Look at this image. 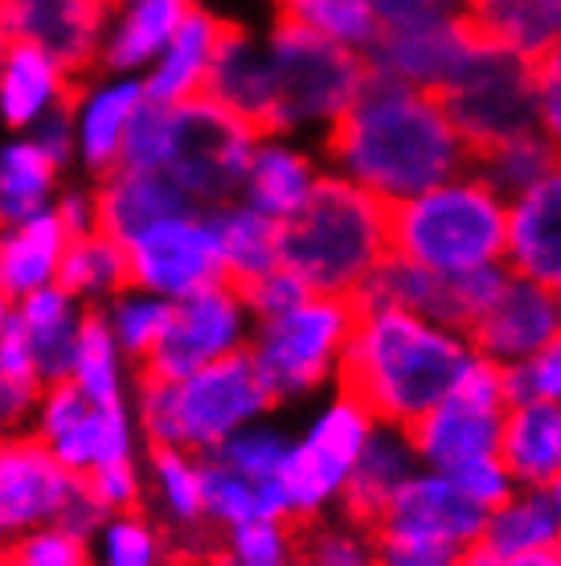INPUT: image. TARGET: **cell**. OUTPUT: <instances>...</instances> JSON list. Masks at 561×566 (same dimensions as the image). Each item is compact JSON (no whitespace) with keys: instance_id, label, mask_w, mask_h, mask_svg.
<instances>
[{"instance_id":"obj_17","label":"cell","mask_w":561,"mask_h":566,"mask_svg":"<svg viewBox=\"0 0 561 566\" xmlns=\"http://www.w3.org/2000/svg\"><path fill=\"white\" fill-rule=\"evenodd\" d=\"M479 38L464 21L431 29H402V33H378V42L366 50L369 71L393 78L402 86L443 95L479 54Z\"/></svg>"},{"instance_id":"obj_15","label":"cell","mask_w":561,"mask_h":566,"mask_svg":"<svg viewBox=\"0 0 561 566\" xmlns=\"http://www.w3.org/2000/svg\"><path fill=\"white\" fill-rule=\"evenodd\" d=\"M467 345L496 366H512L525 357L541 354L561 340V296L558 287L508 275L500 296L464 333Z\"/></svg>"},{"instance_id":"obj_53","label":"cell","mask_w":561,"mask_h":566,"mask_svg":"<svg viewBox=\"0 0 561 566\" xmlns=\"http://www.w3.org/2000/svg\"><path fill=\"white\" fill-rule=\"evenodd\" d=\"M0 374L4 378H13V382H38V369H33V354H29L25 337H21V328H17V321L9 316V325L0 328Z\"/></svg>"},{"instance_id":"obj_11","label":"cell","mask_w":561,"mask_h":566,"mask_svg":"<svg viewBox=\"0 0 561 566\" xmlns=\"http://www.w3.org/2000/svg\"><path fill=\"white\" fill-rule=\"evenodd\" d=\"M29 427L42 439L45 452L74 476L136 460V439H140L136 419H131V402L98 407L78 395L71 382L42 386Z\"/></svg>"},{"instance_id":"obj_41","label":"cell","mask_w":561,"mask_h":566,"mask_svg":"<svg viewBox=\"0 0 561 566\" xmlns=\"http://www.w3.org/2000/svg\"><path fill=\"white\" fill-rule=\"evenodd\" d=\"M295 566H373V530L340 510L295 525Z\"/></svg>"},{"instance_id":"obj_9","label":"cell","mask_w":561,"mask_h":566,"mask_svg":"<svg viewBox=\"0 0 561 566\" xmlns=\"http://www.w3.org/2000/svg\"><path fill=\"white\" fill-rule=\"evenodd\" d=\"M505 411V366L472 354L464 374L447 390V398H438L431 411L419 415L406 427V439L414 455H419V468L451 472V468L467 464V460L496 455Z\"/></svg>"},{"instance_id":"obj_46","label":"cell","mask_w":561,"mask_h":566,"mask_svg":"<svg viewBox=\"0 0 561 566\" xmlns=\"http://www.w3.org/2000/svg\"><path fill=\"white\" fill-rule=\"evenodd\" d=\"M505 398L517 402H558L561 398V340L541 354L505 366Z\"/></svg>"},{"instance_id":"obj_52","label":"cell","mask_w":561,"mask_h":566,"mask_svg":"<svg viewBox=\"0 0 561 566\" xmlns=\"http://www.w3.org/2000/svg\"><path fill=\"white\" fill-rule=\"evenodd\" d=\"M38 395H42V386L13 382V378L0 374V436L25 431L29 419H33V407H38Z\"/></svg>"},{"instance_id":"obj_18","label":"cell","mask_w":561,"mask_h":566,"mask_svg":"<svg viewBox=\"0 0 561 566\" xmlns=\"http://www.w3.org/2000/svg\"><path fill=\"white\" fill-rule=\"evenodd\" d=\"M144 86L136 74H86L78 78L71 95V136H74V160L83 165L91 177H107L112 169H119L124 156L127 128L131 115L140 112Z\"/></svg>"},{"instance_id":"obj_28","label":"cell","mask_w":561,"mask_h":566,"mask_svg":"<svg viewBox=\"0 0 561 566\" xmlns=\"http://www.w3.org/2000/svg\"><path fill=\"white\" fill-rule=\"evenodd\" d=\"M419 472V455L410 448L406 427L378 423L373 436L366 439L361 455L352 460L345 493H340V513H349L357 522L373 525L402 489Z\"/></svg>"},{"instance_id":"obj_25","label":"cell","mask_w":561,"mask_h":566,"mask_svg":"<svg viewBox=\"0 0 561 566\" xmlns=\"http://www.w3.org/2000/svg\"><path fill=\"white\" fill-rule=\"evenodd\" d=\"M91 198H95V230L112 234L115 242H127L136 230L152 227L160 218L197 210L172 177L152 169H127V165L98 177Z\"/></svg>"},{"instance_id":"obj_32","label":"cell","mask_w":561,"mask_h":566,"mask_svg":"<svg viewBox=\"0 0 561 566\" xmlns=\"http://www.w3.org/2000/svg\"><path fill=\"white\" fill-rule=\"evenodd\" d=\"M83 304L74 296H66L57 283L29 292L13 304V321L25 337L29 354H33V369L38 382H66L74 357V340H78V325H83Z\"/></svg>"},{"instance_id":"obj_57","label":"cell","mask_w":561,"mask_h":566,"mask_svg":"<svg viewBox=\"0 0 561 566\" xmlns=\"http://www.w3.org/2000/svg\"><path fill=\"white\" fill-rule=\"evenodd\" d=\"M9 45H13V38H9V29L0 25V62H4V54H9Z\"/></svg>"},{"instance_id":"obj_29","label":"cell","mask_w":561,"mask_h":566,"mask_svg":"<svg viewBox=\"0 0 561 566\" xmlns=\"http://www.w3.org/2000/svg\"><path fill=\"white\" fill-rule=\"evenodd\" d=\"M71 239L74 234L57 218L54 206L25 218V222L0 227V292L17 304L29 292H42V287L57 283Z\"/></svg>"},{"instance_id":"obj_8","label":"cell","mask_w":561,"mask_h":566,"mask_svg":"<svg viewBox=\"0 0 561 566\" xmlns=\"http://www.w3.org/2000/svg\"><path fill=\"white\" fill-rule=\"evenodd\" d=\"M357 321V304L345 296H304L295 308L254 321L246 357L267 386L271 402H299L337 386L340 354Z\"/></svg>"},{"instance_id":"obj_38","label":"cell","mask_w":561,"mask_h":566,"mask_svg":"<svg viewBox=\"0 0 561 566\" xmlns=\"http://www.w3.org/2000/svg\"><path fill=\"white\" fill-rule=\"evenodd\" d=\"M472 172L479 181L496 189L505 201H512L517 193L533 189L537 181L553 177L558 169V140L546 136V132H525V136H512V140H500L484 148V153L472 156Z\"/></svg>"},{"instance_id":"obj_40","label":"cell","mask_w":561,"mask_h":566,"mask_svg":"<svg viewBox=\"0 0 561 566\" xmlns=\"http://www.w3.org/2000/svg\"><path fill=\"white\" fill-rule=\"evenodd\" d=\"M275 13L287 25L311 29L328 42L361 50V54L381 33L378 17H373V0H275Z\"/></svg>"},{"instance_id":"obj_2","label":"cell","mask_w":561,"mask_h":566,"mask_svg":"<svg viewBox=\"0 0 561 566\" xmlns=\"http://www.w3.org/2000/svg\"><path fill=\"white\" fill-rule=\"evenodd\" d=\"M464 333L402 308H357L337 369V390L352 395L378 423L410 427L447 398L467 357Z\"/></svg>"},{"instance_id":"obj_54","label":"cell","mask_w":561,"mask_h":566,"mask_svg":"<svg viewBox=\"0 0 561 566\" xmlns=\"http://www.w3.org/2000/svg\"><path fill=\"white\" fill-rule=\"evenodd\" d=\"M451 566H505V558L491 551V546H484V542H472V546L459 551V558Z\"/></svg>"},{"instance_id":"obj_21","label":"cell","mask_w":561,"mask_h":566,"mask_svg":"<svg viewBox=\"0 0 561 566\" xmlns=\"http://www.w3.org/2000/svg\"><path fill=\"white\" fill-rule=\"evenodd\" d=\"M484 522L488 513L472 505L447 472H431V468H419L410 476L393 501L385 505L373 525H393V530H410V534H422V538H438L447 546H472V542L484 538Z\"/></svg>"},{"instance_id":"obj_43","label":"cell","mask_w":561,"mask_h":566,"mask_svg":"<svg viewBox=\"0 0 561 566\" xmlns=\"http://www.w3.org/2000/svg\"><path fill=\"white\" fill-rule=\"evenodd\" d=\"M210 566H295V525L292 522H254L225 530L213 542Z\"/></svg>"},{"instance_id":"obj_44","label":"cell","mask_w":561,"mask_h":566,"mask_svg":"<svg viewBox=\"0 0 561 566\" xmlns=\"http://www.w3.org/2000/svg\"><path fill=\"white\" fill-rule=\"evenodd\" d=\"M0 566H91V542L62 525H45L4 546Z\"/></svg>"},{"instance_id":"obj_35","label":"cell","mask_w":561,"mask_h":566,"mask_svg":"<svg viewBox=\"0 0 561 566\" xmlns=\"http://www.w3.org/2000/svg\"><path fill=\"white\" fill-rule=\"evenodd\" d=\"M484 546L512 558L529 551H558L561 546V489H517L505 505H496L484 522Z\"/></svg>"},{"instance_id":"obj_50","label":"cell","mask_w":561,"mask_h":566,"mask_svg":"<svg viewBox=\"0 0 561 566\" xmlns=\"http://www.w3.org/2000/svg\"><path fill=\"white\" fill-rule=\"evenodd\" d=\"M239 292H242V300H246V308H251L254 321H271V316L295 308L304 296H311L308 283L299 280L295 271L283 268V263L279 268H271L267 275H258V280L242 283Z\"/></svg>"},{"instance_id":"obj_56","label":"cell","mask_w":561,"mask_h":566,"mask_svg":"<svg viewBox=\"0 0 561 566\" xmlns=\"http://www.w3.org/2000/svg\"><path fill=\"white\" fill-rule=\"evenodd\" d=\"M9 316H13V300H9L4 292H0V328L9 325Z\"/></svg>"},{"instance_id":"obj_30","label":"cell","mask_w":561,"mask_h":566,"mask_svg":"<svg viewBox=\"0 0 561 566\" xmlns=\"http://www.w3.org/2000/svg\"><path fill=\"white\" fill-rule=\"evenodd\" d=\"M500 464L517 489H546L561 481V407L558 402H517L505 411Z\"/></svg>"},{"instance_id":"obj_47","label":"cell","mask_w":561,"mask_h":566,"mask_svg":"<svg viewBox=\"0 0 561 566\" xmlns=\"http://www.w3.org/2000/svg\"><path fill=\"white\" fill-rule=\"evenodd\" d=\"M83 484H86V493H91V501H95L107 517H112V513L140 510V501H144V472L136 460L95 468V472L83 476Z\"/></svg>"},{"instance_id":"obj_7","label":"cell","mask_w":561,"mask_h":566,"mask_svg":"<svg viewBox=\"0 0 561 566\" xmlns=\"http://www.w3.org/2000/svg\"><path fill=\"white\" fill-rule=\"evenodd\" d=\"M271 66V112L263 136H304L324 132L357 99L369 78L361 50L337 45L299 25H279L263 38Z\"/></svg>"},{"instance_id":"obj_45","label":"cell","mask_w":561,"mask_h":566,"mask_svg":"<svg viewBox=\"0 0 561 566\" xmlns=\"http://www.w3.org/2000/svg\"><path fill=\"white\" fill-rule=\"evenodd\" d=\"M373 530V566H451L459 558V546L438 538H422L393 525H369Z\"/></svg>"},{"instance_id":"obj_4","label":"cell","mask_w":561,"mask_h":566,"mask_svg":"<svg viewBox=\"0 0 561 566\" xmlns=\"http://www.w3.org/2000/svg\"><path fill=\"white\" fill-rule=\"evenodd\" d=\"M131 419L148 448H177L189 455H210L242 427L275 411L254 361L230 354L222 361L193 369L184 378L136 374L131 382Z\"/></svg>"},{"instance_id":"obj_6","label":"cell","mask_w":561,"mask_h":566,"mask_svg":"<svg viewBox=\"0 0 561 566\" xmlns=\"http://www.w3.org/2000/svg\"><path fill=\"white\" fill-rule=\"evenodd\" d=\"M390 255L435 275L505 263V198L464 169L390 206Z\"/></svg>"},{"instance_id":"obj_24","label":"cell","mask_w":561,"mask_h":566,"mask_svg":"<svg viewBox=\"0 0 561 566\" xmlns=\"http://www.w3.org/2000/svg\"><path fill=\"white\" fill-rule=\"evenodd\" d=\"M193 4L197 0H112L98 45V71L140 78L181 29L184 17L193 13Z\"/></svg>"},{"instance_id":"obj_12","label":"cell","mask_w":561,"mask_h":566,"mask_svg":"<svg viewBox=\"0 0 561 566\" xmlns=\"http://www.w3.org/2000/svg\"><path fill=\"white\" fill-rule=\"evenodd\" d=\"M254 333V316L234 283H210L193 296L172 300V316L156 354L140 366L152 378H184L193 369L242 354Z\"/></svg>"},{"instance_id":"obj_49","label":"cell","mask_w":561,"mask_h":566,"mask_svg":"<svg viewBox=\"0 0 561 566\" xmlns=\"http://www.w3.org/2000/svg\"><path fill=\"white\" fill-rule=\"evenodd\" d=\"M467 0H373L381 33H402V29H431L464 21Z\"/></svg>"},{"instance_id":"obj_20","label":"cell","mask_w":561,"mask_h":566,"mask_svg":"<svg viewBox=\"0 0 561 566\" xmlns=\"http://www.w3.org/2000/svg\"><path fill=\"white\" fill-rule=\"evenodd\" d=\"M505 268L520 280L561 287V172L505 201Z\"/></svg>"},{"instance_id":"obj_22","label":"cell","mask_w":561,"mask_h":566,"mask_svg":"<svg viewBox=\"0 0 561 566\" xmlns=\"http://www.w3.org/2000/svg\"><path fill=\"white\" fill-rule=\"evenodd\" d=\"M74 86H78V74L66 71L57 57L38 45L13 42L0 62V128L25 136L50 115L71 107Z\"/></svg>"},{"instance_id":"obj_26","label":"cell","mask_w":561,"mask_h":566,"mask_svg":"<svg viewBox=\"0 0 561 566\" xmlns=\"http://www.w3.org/2000/svg\"><path fill=\"white\" fill-rule=\"evenodd\" d=\"M320 177V156L308 153L304 144H295L292 136H258L251 165H246V177H242L239 201L254 206V210L275 218V222H287L311 198Z\"/></svg>"},{"instance_id":"obj_10","label":"cell","mask_w":561,"mask_h":566,"mask_svg":"<svg viewBox=\"0 0 561 566\" xmlns=\"http://www.w3.org/2000/svg\"><path fill=\"white\" fill-rule=\"evenodd\" d=\"M438 103L472 156L525 132H541L533 107V62H520L491 45H479L472 66L438 95Z\"/></svg>"},{"instance_id":"obj_48","label":"cell","mask_w":561,"mask_h":566,"mask_svg":"<svg viewBox=\"0 0 561 566\" xmlns=\"http://www.w3.org/2000/svg\"><path fill=\"white\" fill-rule=\"evenodd\" d=\"M455 489L479 505L484 513H491L496 505H505L508 496L517 493V481L508 476V468L500 464V455H479V460H467V464L451 468L447 472Z\"/></svg>"},{"instance_id":"obj_34","label":"cell","mask_w":561,"mask_h":566,"mask_svg":"<svg viewBox=\"0 0 561 566\" xmlns=\"http://www.w3.org/2000/svg\"><path fill=\"white\" fill-rule=\"evenodd\" d=\"M62 172L66 165L54 160L33 136H13L9 144H0V227L50 210L62 193Z\"/></svg>"},{"instance_id":"obj_42","label":"cell","mask_w":561,"mask_h":566,"mask_svg":"<svg viewBox=\"0 0 561 566\" xmlns=\"http://www.w3.org/2000/svg\"><path fill=\"white\" fill-rule=\"evenodd\" d=\"M169 542L148 513H112L91 538V566H169Z\"/></svg>"},{"instance_id":"obj_31","label":"cell","mask_w":561,"mask_h":566,"mask_svg":"<svg viewBox=\"0 0 561 566\" xmlns=\"http://www.w3.org/2000/svg\"><path fill=\"white\" fill-rule=\"evenodd\" d=\"M205 95H210L213 103H222L225 112H234L239 119L254 124L258 132L267 128L271 66H267L263 38L246 33L242 25H225L218 57H213V66H210Z\"/></svg>"},{"instance_id":"obj_23","label":"cell","mask_w":561,"mask_h":566,"mask_svg":"<svg viewBox=\"0 0 561 566\" xmlns=\"http://www.w3.org/2000/svg\"><path fill=\"white\" fill-rule=\"evenodd\" d=\"M230 21H222L218 13L193 4V13L184 17L181 29L169 38V45L156 54V62L140 74L144 99L160 103V107H177V103H189L197 95H205V83H210V66L218 57V45H222V33Z\"/></svg>"},{"instance_id":"obj_33","label":"cell","mask_w":561,"mask_h":566,"mask_svg":"<svg viewBox=\"0 0 561 566\" xmlns=\"http://www.w3.org/2000/svg\"><path fill=\"white\" fill-rule=\"evenodd\" d=\"M210 213L218 259H222V280L242 287V283L267 275L283 263V222L258 213L246 201H225Z\"/></svg>"},{"instance_id":"obj_37","label":"cell","mask_w":561,"mask_h":566,"mask_svg":"<svg viewBox=\"0 0 561 566\" xmlns=\"http://www.w3.org/2000/svg\"><path fill=\"white\" fill-rule=\"evenodd\" d=\"M57 287L74 296L83 308H103L115 292L131 287L127 280V255L124 242H115L103 230H86L74 234L66 255H62V271H57Z\"/></svg>"},{"instance_id":"obj_39","label":"cell","mask_w":561,"mask_h":566,"mask_svg":"<svg viewBox=\"0 0 561 566\" xmlns=\"http://www.w3.org/2000/svg\"><path fill=\"white\" fill-rule=\"evenodd\" d=\"M103 321L112 328L119 354L127 357V366H144L156 354V345L165 337L172 316V300H160L140 287H124L103 304Z\"/></svg>"},{"instance_id":"obj_19","label":"cell","mask_w":561,"mask_h":566,"mask_svg":"<svg viewBox=\"0 0 561 566\" xmlns=\"http://www.w3.org/2000/svg\"><path fill=\"white\" fill-rule=\"evenodd\" d=\"M144 489L156 505V525L169 542V558L205 563L218 542V530L205 522L201 496V460L177 448H148V476Z\"/></svg>"},{"instance_id":"obj_5","label":"cell","mask_w":561,"mask_h":566,"mask_svg":"<svg viewBox=\"0 0 561 566\" xmlns=\"http://www.w3.org/2000/svg\"><path fill=\"white\" fill-rule=\"evenodd\" d=\"M385 255L390 206L332 172H324L311 198L283 222V268L316 296L352 300Z\"/></svg>"},{"instance_id":"obj_55","label":"cell","mask_w":561,"mask_h":566,"mask_svg":"<svg viewBox=\"0 0 561 566\" xmlns=\"http://www.w3.org/2000/svg\"><path fill=\"white\" fill-rule=\"evenodd\" d=\"M505 566H561V551H529L505 558Z\"/></svg>"},{"instance_id":"obj_51","label":"cell","mask_w":561,"mask_h":566,"mask_svg":"<svg viewBox=\"0 0 561 566\" xmlns=\"http://www.w3.org/2000/svg\"><path fill=\"white\" fill-rule=\"evenodd\" d=\"M533 107H537V128L561 136V62L558 54L546 62H533Z\"/></svg>"},{"instance_id":"obj_16","label":"cell","mask_w":561,"mask_h":566,"mask_svg":"<svg viewBox=\"0 0 561 566\" xmlns=\"http://www.w3.org/2000/svg\"><path fill=\"white\" fill-rule=\"evenodd\" d=\"M112 0H0V25L13 42L38 45L78 78L98 71V45Z\"/></svg>"},{"instance_id":"obj_36","label":"cell","mask_w":561,"mask_h":566,"mask_svg":"<svg viewBox=\"0 0 561 566\" xmlns=\"http://www.w3.org/2000/svg\"><path fill=\"white\" fill-rule=\"evenodd\" d=\"M66 382L83 398L98 402V407L131 402V366H127V357L119 354V345H115L112 328H107V321H103L98 308L83 312Z\"/></svg>"},{"instance_id":"obj_27","label":"cell","mask_w":561,"mask_h":566,"mask_svg":"<svg viewBox=\"0 0 561 566\" xmlns=\"http://www.w3.org/2000/svg\"><path fill=\"white\" fill-rule=\"evenodd\" d=\"M464 25L491 50L546 62L561 45V0H467Z\"/></svg>"},{"instance_id":"obj_1","label":"cell","mask_w":561,"mask_h":566,"mask_svg":"<svg viewBox=\"0 0 561 566\" xmlns=\"http://www.w3.org/2000/svg\"><path fill=\"white\" fill-rule=\"evenodd\" d=\"M320 165L385 206H398L472 169V148L455 132L438 95L369 71L357 99L332 128H324Z\"/></svg>"},{"instance_id":"obj_3","label":"cell","mask_w":561,"mask_h":566,"mask_svg":"<svg viewBox=\"0 0 561 566\" xmlns=\"http://www.w3.org/2000/svg\"><path fill=\"white\" fill-rule=\"evenodd\" d=\"M263 132L225 112L210 95L177 107L144 103L124 140L127 169L165 172L197 210H218L239 198L251 153Z\"/></svg>"},{"instance_id":"obj_14","label":"cell","mask_w":561,"mask_h":566,"mask_svg":"<svg viewBox=\"0 0 561 566\" xmlns=\"http://www.w3.org/2000/svg\"><path fill=\"white\" fill-rule=\"evenodd\" d=\"M74 493L78 476L57 464L33 431L0 436V551L62 522Z\"/></svg>"},{"instance_id":"obj_13","label":"cell","mask_w":561,"mask_h":566,"mask_svg":"<svg viewBox=\"0 0 561 566\" xmlns=\"http://www.w3.org/2000/svg\"><path fill=\"white\" fill-rule=\"evenodd\" d=\"M127 280L160 300H184L222 283V259L205 210H184L136 230L124 242Z\"/></svg>"}]
</instances>
